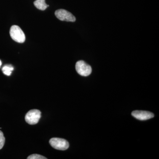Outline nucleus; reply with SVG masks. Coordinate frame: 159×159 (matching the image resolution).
I'll return each instance as SVG.
<instances>
[{"label": "nucleus", "instance_id": "nucleus-1", "mask_svg": "<svg viewBox=\"0 0 159 159\" xmlns=\"http://www.w3.org/2000/svg\"><path fill=\"white\" fill-rule=\"evenodd\" d=\"M10 35L15 41L23 43L25 41V35L22 30L17 25H13L10 28Z\"/></svg>", "mask_w": 159, "mask_h": 159}, {"label": "nucleus", "instance_id": "nucleus-2", "mask_svg": "<svg viewBox=\"0 0 159 159\" xmlns=\"http://www.w3.org/2000/svg\"><path fill=\"white\" fill-rule=\"evenodd\" d=\"M41 112L39 110H31L26 114L25 120L30 125H35L39 121L41 116Z\"/></svg>", "mask_w": 159, "mask_h": 159}, {"label": "nucleus", "instance_id": "nucleus-3", "mask_svg": "<svg viewBox=\"0 0 159 159\" xmlns=\"http://www.w3.org/2000/svg\"><path fill=\"white\" fill-rule=\"evenodd\" d=\"M49 143L53 148L57 150H66L69 147V143L68 141L60 138H52L50 139Z\"/></svg>", "mask_w": 159, "mask_h": 159}, {"label": "nucleus", "instance_id": "nucleus-4", "mask_svg": "<svg viewBox=\"0 0 159 159\" xmlns=\"http://www.w3.org/2000/svg\"><path fill=\"white\" fill-rule=\"evenodd\" d=\"M76 70L80 75L84 77H87L90 75L92 69L91 66L83 61H79L76 64Z\"/></svg>", "mask_w": 159, "mask_h": 159}, {"label": "nucleus", "instance_id": "nucleus-5", "mask_svg": "<svg viewBox=\"0 0 159 159\" xmlns=\"http://www.w3.org/2000/svg\"><path fill=\"white\" fill-rule=\"evenodd\" d=\"M55 15L58 19L61 21L68 22H74L76 21V18L72 13L63 9L56 10Z\"/></svg>", "mask_w": 159, "mask_h": 159}, {"label": "nucleus", "instance_id": "nucleus-6", "mask_svg": "<svg viewBox=\"0 0 159 159\" xmlns=\"http://www.w3.org/2000/svg\"><path fill=\"white\" fill-rule=\"evenodd\" d=\"M132 116L140 120H146L154 116L152 113L147 111H134L132 112Z\"/></svg>", "mask_w": 159, "mask_h": 159}, {"label": "nucleus", "instance_id": "nucleus-7", "mask_svg": "<svg viewBox=\"0 0 159 159\" xmlns=\"http://www.w3.org/2000/svg\"><path fill=\"white\" fill-rule=\"evenodd\" d=\"M34 4L36 8L41 10H45L49 6L46 4L45 0H35Z\"/></svg>", "mask_w": 159, "mask_h": 159}, {"label": "nucleus", "instance_id": "nucleus-8", "mask_svg": "<svg viewBox=\"0 0 159 159\" xmlns=\"http://www.w3.org/2000/svg\"><path fill=\"white\" fill-rule=\"evenodd\" d=\"M14 70V68L11 65H6L3 67L2 70L3 71V74L7 76H10L11 72Z\"/></svg>", "mask_w": 159, "mask_h": 159}, {"label": "nucleus", "instance_id": "nucleus-9", "mask_svg": "<svg viewBox=\"0 0 159 159\" xmlns=\"http://www.w3.org/2000/svg\"><path fill=\"white\" fill-rule=\"evenodd\" d=\"M28 159H47L45 157L40 155L37 154H34L31 155L29 156L27 158Z\"/></svg>", "mask_w": 159, "mask_h": 159}, {"label": "nucleus", "instance_id": "nucleus-10", "mask_svg": "<svg viewBox=\"0 0 159 159\" xmlns=\"http://www.w3.org/2000/svg\"><path fill=\"white\" fill-rule=\"evenodd\" d=\"M5 138L2 132L0 130V149L2 148L5 145Z\"/></svg>", "mask_w": 159, "mask_h": 159}, {"label": "nucleus", "instance_id": "nucleus-11", "mask_svg": "<svg viewBox=\"0 0 159 159\" xmlns=\"http://www.w3.org/2000/svg\"><path fill=\"white\" fill-rule=\"evenodd\" d=\"M2 61H1V60H0V67H1V66H2Z\"/></svg>", "mask_w": 159, "mask_h": 159}]
</instances>
